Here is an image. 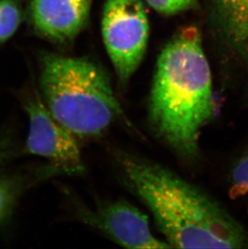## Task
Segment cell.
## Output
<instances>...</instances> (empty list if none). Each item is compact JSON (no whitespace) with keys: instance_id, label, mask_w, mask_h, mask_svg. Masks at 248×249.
I'll return each instance as SVG.
<instances>
[{"instance_id":"7c38bea8","label":"cell","mask_w":248,"mask_h":249,"mask_svg":"<svg viewBox=\"0 0 248 249\" xmlns=\"http://www.w3.org/2000/svg\"><path fill=\"white\" fill-rule=\"evenodd\" d=\"M12 202V195L7 183L0 181V221L8 212Z\"/></svg>"},{"instance_id":"8fae6325","label":"cell","mask_w":248,"mask_h":249,"mask_svg":"<svg viewBox=\"0 0 248 249\" xmlns=\"http://www.w3.org/2000/svg\"><path fill=\"white\" fill-rule=\"evenodd\" d=\"M146 2L159 13L174 15L190 9L196 0H146Z\"/></svg>"},{"instance_id":"8992f818","label":"cell","mask_w":248,"mask_h":249,"mask_svg":"<svg viewBox=\"0 0 248 249\" xmlns=\"http://www.w3.org/2000/svg\"><path fill=\"white\" fill-rule=\"evenodd\" d=\"M80 219L126 249H169L168 243L152 234L148 218L124 200L101 205L95 209L79 208Z\"/></svg>"},{"instance_id":"277c9868","label":"cell","mask_w":248,"mask_h":249,"mask_svg":"<svg viewBox=\"0 0 248 249\" xmlns=\"http://www.w3.org/2000/svg\"><path fill=\"white\" fill-rule=\"evenodd\" d=\"M103 41L118 78L126 83L143 61L149 22L142 0H106L102 19Z\"/></svg>"},{"instance_id":"5b68a950","label":"cell","mask_w":248,"mask_h":249,"mask_svg":"<svg viewBox=\"0 0 248 249\" xmlns=\"http://www.w3.org/2000/svg\"><path fill=\"white\" fill-rule=\"evenodd\" d=\"M29 119L26 150L46 158L53 169L70 175L85 171L82 153L76 137L52 115L45 102L38 96L24 102Z\"/></svg>"},{"instance_id":"30bf717a","label":"cell","mask_w":248,"mask_h":249,"mask_svg":"<svg viewBox=\"0 0 248 249\" xmlns=\"http://www.w3.org/2000/svg\"><path fill=\"white\" fill-rule=\"evenodd\" d=\"M229 184L230 195L233 198L248 195V148L232 167Z\"/></svg>"},{"instance_id":"5bb4252c","label":"cell","mask_w":248,"mask_h":249,"mask_svg":"<svg viewBox=\"0 0 248 249\" xmlns=\"http://www.w3.org/2000/svg\"><path fill=\"white\" fill-rule=\"evenodd\" d=\"M244 48H246L247 50H248V40L247 41L246 44H245V45H244Z\"/></svg>"},{"instance_id":"9c48e42d","label":"cell","mask_w":248,"mask_h":249,"mask_svg":"<svg viewBox=\"0 0 248 249\" xmlns=\"http://www.w3.org/2000/svg\"><path fill=\"white\" fill-rule=\"evenodd\" d=\"M21 13L13 0H0V43L9 40L19 28Z\"/></svg>"},{"instance_id":"6da1fadb","label":"cell","mask_w":248,"mask_h":249,"mask_svg":"<svg viewBox=\"0 0 248 249\" xmlns=\"http://www.w3.org/2000/svg\"><path fill=\"white\" fill-rule=\"evenodd\" d=\"M117 160L171 248L248 249V231L203 191L139 156L118 153Z\"/></svg>"},{"instance_id":"7a4b0ae2","label":"cell","mask_w":248,"mask_h":249,"mask_svg":"<svg viewBox=\"0 0 248 249\" xmlns=\"http://www.w3.org/2000/svg\"><path fill=\"white\" fill-rule=\"evenodd\" d=\"M215 111L211 68L201 34L195 27L180 30L162 50L148 103L154 133L181 158L199 153L201 129Z\"/></svg>"},{"instance_id":"52a82bcc","label":"cell","mask_w":248,"mask_h":249,"mask_svg":"<svg viewBox=\"0 0 248 249\" xmlns=\"http://www.w3.org/2000/svg\"><path fill=\"white\" fill-rule=\"evenodd\" d=\"M93 0H32L33 24L52 40H71L84 28Z\"/></svg>"},{"instance_id":"ba28073f","label":"cell","mask_w":248,"mask_h":249,"mask_svg":"<svg viewBox=\"0 0 248 249\" xmlns=\"http://www.w3.org/2000/svg\"><path fill=\"white\" fill-rule=\"evenodd\" d=\"M218 16L227 36L244 48L248 40V0H215Z\"/></svg>"},{"instance_id":"3957f363","label":"cell","mask_w":248,"mask_h":249,"mask_svg":"<svg viewBox=\"0 0 248 249\" xmlns=\"http://www.w3.org/2000/svg\"><path fill=\"white\" fill-rule=\"evenodd\" d=\"M40 84L52 115L77 138L100 137L125 118L107 75L89 59L45 55Z\"/></svg>"},{"instance_id":"4fadbf2b","label":"cell","mask_w":248,"mask_h":249,"mask_svg":"<svg viewBox=\"0 0 248 249\" xmlns=\"http://www.w3.org/2000/svg\"><path fill=\"white\" fill-rule=\"evenodd\" d=\"M13 153L12 141L7 136L0 132V165L11 158Z\"/></svg>"}]
</instances>
